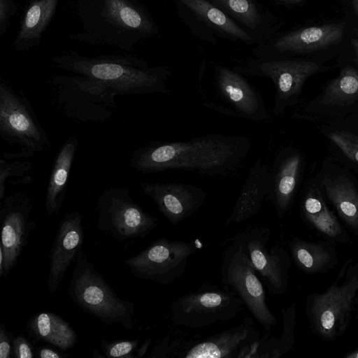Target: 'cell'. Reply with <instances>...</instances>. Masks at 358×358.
<instances>
[{"label":"cell","instance_id":"obj_1","mask_svg":"<svg viewBox=\"0 0 358 358\" xmlns=\"http://www.w3.org/2000/svg\"><path fill=\"white\" fill-rule=\"evenodd\" d=\"M252 147L245 136L209 134L184 141H150L135 150L130 166L142 173L184 170L235 177Z\"/></svg>","mask_w":358,"mask_h":358},{"label":"cell","instance_id":"obj_2","mask_svg":"<svg viewBox=\"0 0 358 358\" xmlns=\"http://www.w3.org/2000/svg\"><path fill=\"white\" fill-rule=\"evenodd\" d=\"M76 8L80 29L68 35L74 41L131 51L159 31L138 0H76Z\"/></svg>","mask_w":358,"mask_h":358},{"label":"cell","instance_id":"obj_3","mask_svg":"<svg viewBox=\"0 0 358 358\" xmlns=\"http://www.w3.org/2000/svg\"><path fill=\"white\" fill-rule=\"evenodd\" d=\"M52 62L66 71L96 79L116 94L169 95L168 83L171 71L166 66H151L145 59L123 55L87 57L67 50L51 58Z\"/></svg>","mask_w":358,"mask_h":358},{"label":"cell","instance_id":"obj_4","mask_svg":"<svg viewBox=\"0 0 358 358\" xmlns=\"http://www.w3.org/2000/svg\"><path fill=\"white\" fill-rule=\"evenodd\" d=\"M196 89L201 104L210 110L255 122L272 121L260 92L234 68L203 62Z\"/></svg>","mask_w":358,"mask_h":358},{"label":"cell","instance_id":"obj_5","mask_svg":"<svg viewBox=\"0 0 358 358\" xmlns=\"http://www.w3.org/2000/svg\"><path fill=\"white\" fill-rule=\"evenodd\" d=\"M358 293V259L349 258L323 293L306 296V315L313 334L324 341L343 336L349 327Z\"/></svg>","mask_w":358,"mask_h":358},{"label":"cell","instance_id":"obj_6","mask_svg":"<svg viewBox=\"0 0 358 358\" xmlns=\"http://www.w3.org/2000/svg\"><path fill=\"white\" fill-rule=\"evenodd\" d=\"M74 263L67 289L73 301L106 325L120 324L125 329H133L134 303L118 297L83 250L78 252Z\"/></svg>","mask_w":358,"mask_h":358},{"label":"cell","instance_id":"obj_7","mask_svg":"<svg viewBox=\"0 0 358 358\" xmlns=\"http://www.w3.org/2000/svg\"><path fill=\"white\" fill-rule=\"evenodd\" d=\"M0 136L17 152H4L7 159L25 158L48 150L51 143L27 95L0 78Z\"/></svg>","mask_w":358,"mask_h":358},{"label":"cell","instance_id":"obj_8","mask_svg":"<svg viewBox=\"0 0 358 358\" xmlns=\"http://www.w3.org/2000/svg\"><path fill=\"white\" fill-rule=\"evenodd\" d=\"M233 67L245 76L270 79L275 87L273 113L283 116L287 110L297 107L303 100V88L308 79L331 67L304 59H264L246 57Z\"/></svg>","mask_w":358,"mask_h":358},{"label":"cell","instance_id":"obj_9","mask_svg":"<svg viewBox=\"0 0 358 358\" xmlns=\"http://www.w3.org/2000/svg\"><path fill=\"white\" fill-rule=\"evenodd\" d=\"M55 103L68 118L80 123H102L117 110L116 93L86 76L56 75L50 81Z\"/></svg>","mask_w":358,"mask_h":358},{"label":"cell","instance_id":"obj_10","mask_svg":"<svg viewBox=\"0 0 358 358\" xmlns=\"http://www.w3.org/2000/svg\"><path fill=\"white\" fill-rule=\"evenodd\" d=\"M358 111V68L347 64L313 98L303 101L290 118L317 124L336 125Z\"/></svg>","mask_w":358,"mask_h":358},{"label":"cell","instance_id":"obj_11","mask_svg":"<svg viewBox=\"0 0 358 358\" xmlns=\"http://www.w3.org/2000/svg\"><path fill=\"white\" fill-rule=\"evenodd\" d=\"M243 305L231 289L205 283L175 299L170 306V318L176 326L200 329L233 319Z\"/></svg>","mask_w":358,"mask_h":358},{"label":"cell","instance_id":"obj_12","mask_svg":"<svg viewBox=\"0 0 358 358\" xmlns=\"http://www.w3.org/2000/svg\"><path fill=\"white\" fill-rule=\"evenodd\" d=\"M230 242L222 255V282L241 299L264 333L271 334L278 321L268 306L262 280L243 248Z\"/></svg>","mask_w":358,"mask_h":358},{"label":"cell","instance_id":"obj_13","mask_svg":"<svg viewBox=\"0 0 358 358\" xmlns=\"http://www.w3.org/2000/svg\"><path fill=\"white\" fill-rule=\"evenodd\" d=\"M97 228L114 239L144 238L159 224V220L145 211L125 187L104 190L96 203Z\"/></svg>","mask_w":358,"mask_h":358},{"label":"cell","instance_id":"obj_14","mask_svg":"<svg viewBox=\"0 0 358 358\" xmlns=\"http://www.w3.org/2000/svg\"><path fill=\"white\" fill-rule=\"evenodd\" d=\"M197 248L194 241L161 238L124 262L137 278L168 285L183 275Z\"/></svg>","mask_w":358,"mask_h":358},{"label":"cell","instance_id":"obj_15","mask_svg":"<svg viewBox=\"0 0 358 358\" xmlns=\"http://www.w3.org/2000/svg\"><path fill=\"white\" fill-rule=\"evenodd\" d=\"M270 234L268 227H248L231 240L243 248L268 292L280 295L287 290L292 258L280 245L268 249Z\"/></svg>","mask_w":358,"mask_h":358},{"label":"cell","instance_id":"obj_16","mask_svg":"<svg viewBox=\"0 0 358 358\" xmlns=\"http://www.w3.org/2000/svg\"><path fill=\"white\" fill-rule=\"evenodd\" d=\"M180 19L197 39L215 44L218 38L256 45L226 13L209 0H173Z\"/></svg>","mask_w":358,"mask_h":358},{"label":"cell","instance_id":"obj_17","mask_svg":"<svg viewBox=\"0 0 358 358\" xmlns=\"http://www.w3.org/2000/svg\"><path fill=\"white\" fill-rule=\"evenodd\" d=\"M260 338L253 320L246 317L238 325L203 339L182 340L177 357L258 358Z\"/></svg>","mask_w":358,"mask_h":358},{"label":"cell","instance_id":"obj_18","mask_svg":"<svg viewBox=\"0 0 358 358\" xmlns=\"http://www.w3.org/2000/svg\"><path fill=\"white\" fill-rule=\"evenodd\" d=\"M344 35V24L308 27L277 32L266 41L257 44L252 55L264 59H292L296 55L310 53L335 45Z\"/></svg>","mask_w":358,"mask_h":358},{"label":"cell","instance_id":"obj_19","mask_svg":"<svg viewBox=\"0 0 358 358\" xmlns=\"http://www.w3.org/2000/svg\"><path fill=\"white\" fill-rule=\"evenodd\" d=\"M32 210L31 198L22 192L6 196L1 202L0 250L3 255L4 277L16 265L36 225L31 218Z\"/></svg>","mask_w":358,"mask_h":358},{"label":"cell","instance_id":"obj_20","mask_svg":"<svg viewBox=\"0 0 358 358\" xmlns=\"http://www.w3.org/2000/svg\"><path fill=\"white\" fill-rule=\"evenodd\" d=\"M355 175L328 154L315 176L327 201L347 228L358 236V179Z\"/></svg>","mask_w":358,"mask_h":358},{"label":"cell","instance_id":"obj_21","mask_svg":"<svg viewBox=\"0 0 358 358\" xmlns=\"http://www.w3.org/2000/svg\"><path fill=\"white\" fill-rule=\"evenodd\" d=\"M306 166L302 151L293 143L282 146L270 167L271 189L268 199L279 219L290 210L301 186Z\"/></svg>","mask_w":358,"mask_h":358},{"label":"cell","instance_id":"obj_22","mask_svg":"<svg viewBox=\"0 0 358 358\" xmlns=\"http://www.w3.org/2000/svg\"><path fill=\"white\" fill-rule=\"evenodd\" d=\"M140 187L173 225L193 215L203 206L207 197L203 189L189 183L142 182Z\"/></svg>","mask_w":358,"mask_h":358},{"label":"cell","instance_id":"obj_23","mask_svg":"<svg viewBox=\"0 0 358 358\" xmlns=\"http://www.w3.org/2000/svg\"><path fill=\"white\" fill-rule=\"evenodd\" d=\"M82 219V215L74 211L66 215L59 224L49 257L48 289L50 293L57 291L83 245Z\"/></svg>","mask_w":358,"mask_h":358},{"label":"cell","instance_id":"obj_24","mask_svg":"<svg viewBox=\"0 0 358 358\" xmlns=\"http://www.w3.org/2000/svg\"><path fill=\"white\" fill-rule=\"evenodd\" d=\"M301 219L326 239L347 243L350 237L338 216L329 207L315 176L304 184L299 201Z\"/></svg>","mask_w":358,"mask_h":358},{"label":"cell","instance_id":"obj_25","mask_svg":"<svg viewBox=\"0 0 358 358\" xmlns=\"http://www.w3.org/2000/svg\"><path fill=\"white\" fill-rule=\"evenodd\" d=\"M209 1L234 20L255 40L256 45L273 36L281 27L276 15L258 0Z\"/></svg>","mask_w":358,"mask_h":358},{"label":"cell","instance_id":"obj_26","mask_svg":"<svg viewBox=\"0 0 358 358\" xmlns=\"http://www.w3.org/2000/svg\"><path fill=\"white\" fill-rule=\"evenodd\" d=\"M271 189V173L268 164L257 159L248 174L225 225L241 223L257 214L263 201L268 197Z\"/></svg>","mask_w":358,"mask_h":358},{"label":"cell","instance_id":"obj_27","mask_svg":"<svg viewBox=\"0 0 358 358\" xmlns=\"http://www.w3.org/2000/svg\"><path fill=\"white\" fill-rule=\"evenodd\" d=\"M335 243L328 239L314 242L294 237L288 247L292 261L300 271L307 274H324L338 263Z\"/></svg>","mask_w":358,"mask_h":358},{"label":"cell","instance_id":"obj_28","mask_svg":"<svg viewBox=\"0 0 358 358\" xmlns=\"http://www.w3.org/2000/svg\"><path fill=\"white\" fill-rule=\"evenodd\" d=\"M58 0H29L12 44L18 52L37 46L56 13Z\"/></svg>","mask_w":358,"mask_h":358},{"label":"cell","instance_id":"obj_29","mask_svg":"<svg viewBox=\"0 0 358 358\" xmlns=\"http://www.w3.org/2000/svg\"><path fill=\"white\" fill-rule=\"evenodd\" d=\"M78 145L77 138L71 136L55 158L45 197V210L49 216L58 214L63 205Z\"/></svg>","mask_w":358,"mask_h":358},{"label":"cell","instance_id":"obj_30","mask_svg":"<svg viewBox=\"0 0 358 358\" xmlns=\"http://www.w3.org/2000/svg\"><path fill=\"white\" fill-rule=\"evenodd\" d=\"M27 331L34 343L46 342L64 351L73 348L78 342V336L71 324L50 312L31 316L27 323Z\"/></svg>","mask_w":358,"mask_h":358},{"label":"cell","instance_id":"obj_31","mask_svg":"<svg viewBox=\"0 0 358 358\" xmlns=\"http://www.w3.org/2000/svg\"><path fill=\"white\" fill-rule=\"evenodd\" d=\"M317 129L327 142L329 155L358 176V136L336 125L320 124Z\"/></svg>","mask_w":358,"mask_h":358},{"label":"cell","instance_id":"obj_32","mask_svg":"<svg viewBox=\"0 0 358 358\" xmlns=\"http://www.w3.org/2000/svg\"><path fill=\"white\" fill-rule=\"evenodd\" d=\"M282 331L280 338L271 334L261 336L258 358H279L287 354L295 343V327L296 325V304L292 303L288 307L281 309Z\"/></svg>","mask_w":358,"mask_h":358},{"label":"cell","instance_id":"obj_33","mask_svg":"<svg viewBox=\"0 0 358 358\" xmlns=\"http://www.w3.org/2000/svg\"><path fill=\"white\" fill-rule=\"evenodd\" d=\"M19 158L0 159V201L6 196V186L11 185H29L34 181L33 164Z\"/></svg>","mask_w":358,"mask_h":358},{"label":"cell","instance_id":"obj_34","mask_svg":"<svg viewBox=\"0 0 358 358\" xmlns=\"http://www.w3.org/2000/svg\"><path fill=\"white\" fill-rule=\"evenodd\" d=\"M138 339L103 340L101 348L105 357L108 358H136Z\"/></svg>","mask_w":358,"mask_h":358},{"label":"cell","instance_id":"obj_35","mask_svg":"<svg viewBox=\"0 0 358 358\" xmlns=\"http://www.w3.org/2000/svg\"><path fill=\"white\" fill-rule=\"evenodd\" d=\"M17 6L14 0H0V34L8 30L11 18L15 15Z\"/></svg>","mask_w":358,"mask_h":358},{"label":"cell","instance_id":"obj_36","mask_svg":"<svg viewBox=\"0 0 358 358\" xmlns=\"http://www.w3.org/2000/svg\"><path fill=\"white\" fill-rule=\"evenodd\" d=\"M13 351L15 358H33L36 356L31 343L23 334L13 337Z\"/></svg>","mask_w":358,"mask_h":358},{"label":"cell","instance_id":"obj_37","mask_svg":"<svg viewBox=\"0 0 358 358\" xmlns=\"http://www.w3.org/2000/svg\"><path fill=\"white\" fill-rule=\"evenodd\" d=\"M13 334L8 331L3 324H0V358L13 357Z\"/></svg>","mask_w":358,"mask_h":358},{"label":"cell","instance_id":"obj_38","mask_svg":"<svg viewBox=\"0 0 358 358\" xmlns=\"http://www.w3.org/2000/svg\"><path fill=\"white\" fill-rule=\"evenodd\" d=\"M336 126L358 136V111L349 115Z\"/></svg>","mask_w":358,"mask_h":358},{"label":"cell","instance_id":"obj_39","mask_svg":"<svg viewBox=\"0 0 358 358\" xmlns=\"http://www.w3.org/2000/svg\"><path fill=\"white\" fill-rule=\"evenodd\" d=\"M35 355L38 358H64L67 357L66 355L47 346L38 348Z\"/></svg>","mask_w":358,"mask_h":358},{"label":"cell","instance_id":"obj_40","mask_svg":"<svg viewBox=\"0 0 358 358\" xmlns=\"http://www.w3.org/2000/svg\"><path fill=\"white\" fill-rule=\"evenodd\" d=\"M151 342L152 341H151L150 338L145 341L143 342V343L138 348L136 349L135 357L136 358L143 357L147 352L148 349L151 344Z\"/></svg>","mask_w":358,"mask_h":358},{"label":"cell","instance_id":"obj_41","mask_svg":"<svg viewBox=\"0 0 358 358\" xmlns=\"http://www.w3.org/2000/svg\"><path fill=\"white\" fill-rule=\"evenodd\" d=\"M275 5L283 6L287 8L298 5L304 0H271Z\"/></svg>","mask_w":358,"mask_h":358},{"label":"cell","instance_id":"obj_42","mask_svg":"<svg viewBox=\"0 0 358 358\" xmlns=\"http://www.w3.org/2000/svg\"><path fill=\"white\" fill-rule=\"evenodd\" d=\"M351 44L354 51L353 62L358 66V38L351 40Z\"/></svg>","mask_w":358,"mask_h":358},{"label":"cell","instance_id":"obj_43","mask_svg":"<svg viewBox=\"0 0 358 358\" xmlns=\"http://www.w3.org/2000/svg\"><path fill=\"white\" fill-rule=\"evenodd\" d=\"M343 357L345 358H358V347L347 352Z\"/></svg>","mask_w":358,"mask_h":358},{"label":"cell","instance_id":"obj_44","mask_svg":"<svg viewBox=\"0 0 358 358\" xmlns=\"http://www.w3.org/2000/svg\"><path fill=\"white\" fill-rule=\"evenodd\" d=\"M352 4L355 12L358 15V0H352Z\"/></svg>","mask_w":358,"mask_h":358},{"label":"cell","instance_id":"obj_45","mask_svg":"<svg viewBox=\"0 0 358 358\" xmlns=\"http://www.w3.org/2000/svg\"><path fill=\"white\" fill-rule=\"evenodd\" d=\"M92 355H93V356H94L95 358H96V357H101V355L99 354V352L96 350H94V351H93Z\"/></svg>","mask_w":358,"mask_h":358},{"label":"cell","instance_id":"obj_46","mask_svg":"<svg viewBox=\"0 0 358 358\" xmlns=\"http://www.w3.org/2000/svg\"><path fill=\"white\" fill-rule=\"evenodd\" d=\"M356 320H357V327H358V306H357V308Z\"/></svg>","mask_w":358,"mask_h":358}]
</instances>
